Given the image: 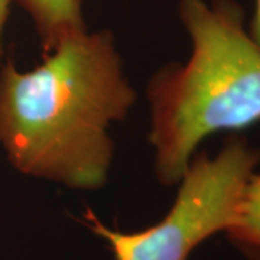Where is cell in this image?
<instances>
[{
    "label": "cell",
    "instance_id": "6da1fadb",
    "mask_svg": "<svg viewBox=\"0 0 260 260\" xmlns=\"http://www.w3.org/2000/svg\"><path fill=\"white\" fill-rule=\"evenodd\" d=\"M136 103L109 29L67 38L34 70L0 64V148L16 171L100 189L114 159L110 130Z\"/></svg>",
    "mask_w": 260,
    "mask_h": 260
},
{
    "label": "cell",
    "instance_id": "7a4b0ae2",
    "mask_svg": "<svg viewBox=\"0 0 260 260\" xmlns=\"http://www.w3.org/2000/svg\"><path fill=\"white\" fill-rule=\"evenodd\" d=\"M192 51L184 64L159 68L148 84L155 174L179 182L200 145L221 132L260 121V47L236 0H179Z\"/></svg>",
    "mask_w": 260,
    "mask_h": 260
},
{
    "label": "cell",
    "instance_id": "3957f363",
    "mask_svg": "<svg viewBox=\"0 0 260 260\" xmlns=\"http://www.w3.org/2000/svg\"><path fill=\"white\" fill-rule=\"evenodd\" d=\"M259 164V149L244 136L230 135L217 155L195 153L178 182L174 204L158 224L124 233L104 225L90 210L84 218L107 242L116 260H188L197 246L230 229Z\"/></svg>",
    "mask_w": 260,
    "mask_h": 260
},
{
    "label": "cell",
    "instance_id": "277c9868",
    "mask_svg": "<svg viewBox=\"0 0 260 260\" xmlns=\"http://www.w3.org/2000/svg\"><path fill=\"white\" fill-rule=\"evenodd\" d=\"M32 20L42 52L48 54L67 38L87 30L85 0H13Z\"/></svg>",
    "mask_w": 260,
    "mask_h": 260
},
{
    "label": "cell",
    "instance_id": "5b68a950",
    "mask_svg": "<svg viewBox=\"0 0 260 260\" xmlns=\"http://www.w3.org/2000/svg\"><path fill=\"white\" fill-rule=\"evenodd\" d=\"M227 236L251 260H260V172L254 171L244 186L236 218Z\"/></svg>",
    "mask_w": 260,
    "mask_h": 260
},
{
    "label": "cell",
    "instance_id": "8992f818",
    "mask_svg": "<svg viewBox=\"0 0 260 260\" xmlns=\"http://www.w3.org/2000/svg\"><path fill=\"white\" fill-rule=\"evenodd\" d=\"M13 0H0V64H2V56H3V30L6 26V22L9 18L10 3Z\"/></svg>",
    "mask_w": 260,
    "mask_h": 260
},
{
    "label": "cell",
    "instance_id": "52a82bcc",
    "mask_svg": "<svg viewBox=\"0 0 260 260\" xmlns=\"http://www.w3.org/2000/svg\"><path fill=\"white\" fill-rule=\"evenodd\" d=\"M249 35L251 39L260 47V0H256V8H254V15L249 25Z\"/></svg>",
    "mask_w": 260,
    "mask_h": 260
}]
</instances>
